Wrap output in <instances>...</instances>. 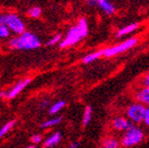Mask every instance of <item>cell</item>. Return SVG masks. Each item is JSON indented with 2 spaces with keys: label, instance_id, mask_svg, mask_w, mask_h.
I'll use <instances>...</instances> for the list:
<instances>
[{
  "label": "cell",
  "instance_id": "29",
  "mask_svg": "<svg viewBox=\"0 0 149 148\" xmlns=\"http://www.w3.org/2000/svg\"><path fill=\"white\" fill-rule=\"evenodd\" d=\"M89 5H98V1H88Z\"/></svg>",
  "mask_w": 149,
  "mask_h": 148
},
{
  "label": "cell",
  "instance_id": "15",
  "mask_svg": "<svg viewBox=\"0 0 149 148\" xmlns=\"http://www.w3.org/2000/svg\"><path fill=\"white\" fill-rule=\"evenodd\" d=\"M91 118H92V108L90 106H87L85 108V111H84V115H83V124L87 125L90 122Z\"/></svg>",
  "mask_w": 149,
  "mask_h": 148
},
{
  "label": "cell",
  "instance_id": "13",
  "mask_svg": "<svg viewBox=\"0 0 149 148\" xmlns=\"http://www.w3.org/2000/svg\"><path fill=\"white\" fill-rule=\"evenodd\" d=\"M102 50L93 52V53L88 54V55H86L83 58V62L84 63H90V62H92V61L98 59L100 57H102Z\"/></svg>",
  "mask_w": 149,
  "mask_h": 148
},
{
  "label": "cell",
  "instance_id": "24",
  "mask_svg": "<svg viewBox=\"0 0 149 148\" xmlns=\"http://www.w3.org/2000/svg\"><path fill=\"white\" fill-rule=\"evenodd\" d=\"M145 122V124L149 125V108H147L146 109V113H145V116H144V120H143Z\"/></svg>",
  "mask_w": 149,
  "mask_h": 148
},
{
  "label": "cell",
  "instance_id": "23",
  "mask_svg": "<svg viewBox=\"0 0 149 148\" xmlns=\"http://www.w3.org/2000/svg\"><path fill=\"white\" fill-rule=\"evenodd\" d=\"M6 25V15H0V26Z\"/></svg>",
  "mask_w": 149,
  "mask_h": 148
},
{
  "label": "cell",
  "instance_id": "17",
  "mask_svg": "<svg viewBox=\"0 0 149 148\" xmlns=\"http://www.w3.org/2000/svg\"><path fill=\"white\" fill-rule=\"evenodd\" d=\"M61 119H62L61 117L52 118V119H49V120H46L45 122H42L40 126H42V128H48V127H51V126H53V125L58 124L61 121Z\"/></svg>",
  "mask_w": 149,
  "mask_h": 148
},
{
  "label": "cell",
  "instance_id": "22",
  "mask_svg": "<svg viewBox=\"0 0 149 148\" xmlns=\"http://www.w3.org/2000/svg\"><path fill=\"white\" fill-rule=\"evenodd\" d=\"M31 142L34 144H37V143H40V141H42V136L40 135H33L32 137L30 138Z\"/></svg>",
  "mask_w": 149,
  "mask_h": 148
},
{
  "label": "cell",
  "instance_id": "9",
  "mask_svg": "<svg viewBox=\"0 0 149 148\" xmlns=\"http://www.w3.org/2000/svg\"><path fill=\"white\" fill-rule=\"evenodd\" d=\"M136 98L140 104L149 106V87H144L140 89L136 94Z\"/></svg>",
  "mask_w": 149,
  "mask_h": 148
},
{
  "label": "cell",
  "instance_id": "7",
  "mask_svg": "<svg viewBox=\"0 0 149 148\" xmlns=\"http://www.w3.org/2000/svg\"><path fill=\"white\" fill-rule=\"evenodd\" d=\"M30 82H31V79H29V78L24 79V80H22V81L18 82V83H17L16 85H15L14 87L8 91V92H7L6 97H8V98H14V97H16L17 95H18L19 93L21 92L24 88L28 85V84L30 83Z\"/></svg>",
  "mask_w": 149,
  "mask_h": 148
},
{
  "label": "cell",
  "instance_id": "28",
  "mask_svg": "<svg viewBox=\"0 0 149 148\" xmlns=\"http://www.w3.org/2000/svg\"><path fill=\"white\" fill-rule=\"evenodd\" d=\"M7 96V93L4 92V91H1L0 92V98H3V97H6Z\"/></svg>",
  "mask_w": 149,
  "mask_h": 148
},
{
  "label": "cell",
  "instance_id": "26",
  "mask_svg": "<svg viewBox=\"0 0 149 148\" xmlns=\"http://www.w3.org/2000/svg\"><path fill=\"white\" fill-rule=\"evenodd\" d=\"M144 84H145V87H149V74L146 75V77H145Z\"/></svg>",
  "mask_w": 149,
  "mask_h": 148
},
{
  "label": "cell",
  "instance_id": "18",
  "mask_svg": "<svg viewBox=\"0 0 149 148\" xmlns=\"http://www.w3.org/2000/svg\"><path fill=\"white\" fill-rule=\"evenodd\" d=\"M15 122H16L15 120H10V121H8L6 124L3 125V126L0 128V138H2L5 134H7L9 131L12 130V127L15 125Z\"/></svg>",
  "mask_w": 149,
  "mask_h": 148
},
{
  "label": "cell",
  "instance_id": "21",
  "mask_svg": "<svg viewBox=\"0 0 149 148\" xmlns=\"http://www.w3.org/2000/svg\"><path fill=\"white\" fill-rule=\"evenodd\" d=\"M61 34H57V35H55V36H53L51 39H49L48 42H47V46H54V45H56V44H58L59 42L61 43Z\"/></svg>",
  "mask_w": 149,
  "mask_h": 148
},
{
  "label": "cell",
  "instance_id": "6",
  "mask_svg": "<svg viewBox=\"0 0 149 148\" xmlns=\"http://www.w3.org/2000/svg\"><path fill=\"white\" fill-rule=\"evenodd\" d=\"M6 26L9 28V30L17 34L21 35L25 32V25L24 22L19 18L16 14H7L6 15Z\"/></svg>",
  "mask_w": 149,
  "mask_h": 148
},
{
  "label": "cell",
  "instance_id": "4",
  "mask_svg": "<svg viewBox=\"0 0 149 148\" xmlns=\"http://www.w3.org/2000/svg\"><path fill=\"white\" fill-rule=\"evenodd\" d=\"M144 138V134L141 131V128L137 127L136 125H133L130 130L126 131V133L124 134V136L121 139V144L124 147H130L134 146L136 144L140 143Z\"/></svg>",
  "mask_w": 149,
  "mask_h": 148
},
{
  "label": "cell",
  "instance_id": "14",
  "mask_svg": "<svg viewBox=\"0 0 149 148\" xmlns=\"http://www.w3.org/2000/svg\"><path fill=\"white\" fill-rule=\"evenodd\" d=\"M64 106H65L64 101H58V102L54 103V104L51 106V108H50L49 113L50 114H57Z\"/></svg>",
  "mask_w": 149,
  "mask_h": 148
},
{
  "label": "cell",
  "instance_id": "27",
  "mask_svg": "<svg viewBox=\"0 0 149 148\" xmlns=\"http://www.w3.org/2000/svg\"><path fill=\"white\" fill-rule=\"evenodd\" d=\"M78 147H79L78 142H72V143L70 145V148H78Z\"/></svg>",
  "mask_w": 149,
  "mask_h": 148
},
{
  "label": "cell",
  "instance_id": "16",
  "mask_svg": "<svg viewBox=\"0 0 149 148\" xmlns=\"http://www.w3.org/2000/svg\"><path fill=\"white\" fill-rule=\"evenodd\" d=\"M118 147H119V142L115 138H109V139H107L102 146V148H118Z\"/></svg>",
  "mask_w": 149,
  "mask_h": 148
},
{
  "label": "cell",
  "instance_id": "5",
  "mask_svg": "<svg viewBox=\"0 0 149 148\" xmlns=\"http://www.w3.org/2000/svg\"><path fill=\"white\" fill-rule=\"evenodd\" d=\"M146 113V108L142 104H133L130 105L126 110V115L130 120L138 123L144 120V116Z\"/></svg>",
  "mask_w": 149,
  "mask_h": 148
},
{
  "label": "cell",
  "instance_id": "12",
  "mask_svg": "<svg viewBox=\"0 0 149 148\" xmlns=\"http://www.w3.org/2000/svg\"><path fill=\"white\" fill-rule=\"evenodd\" d=\"M139 27V24L138 23H132L130 24V25L125 26V27L121 28V29H119L118 32H117V37H121L123 36V35H126V34H130V33H132L133 31H135L137 28Z\"/></svg>",
  "mask_w": 149,
  "mask_h": 148
},
{
  "label": "cell",
  "instance_id": "19",
  "mask_svg": "<svg viewBox=\"0 0 149 148\" xmlns=\"http://www.w3.org/2000/svg\"><path fill=\"white\" fill-rule=\"evenodd\" d=\"M40 14H42V9L38 6H33L28 10V16L32 18H37L40 16Z\"/></svg>",
  "mask_w": 149,
  "mask_h": 148
},
{
  "label": "cell",
  "instance_id": "2",
  "mask_svg": "<svg viewBox=\"0 0 149 148\" xmlns=\"http://www.w3.org/2000/svg\"><path fill=\"white\" fill-rule=\"evenodd\" d=\"M9 47L16 50H34L40 47V40L35 34L25 31L21 35L13 38Z\"/></svg>",
  "mask_w": 149,
  "mask_h": 148
},
{
  "label": "cell",
  "instance_id": "10",
  "mask_svg": "<svg viewBox=\"0 0 149 148\" xmlns=\"http://www.w3.org/2000/svg\"><path fill=\"white\" fill-rule=\"evenodd\" d=\"M60 140H61V134L59 132L55 133V134H53L52 136H50L49 138L44 142V147L45 148L53 147V146L57 145V144L60 142Z\"/></svg>",
  "mask_w": 149,
  "mask_h": 148
},
{
  "label": "cell",
  "instance_id": "25",
  "mask_svg": "<svg viewBox=\"0 0 149 148\" xmlns=\"http://www.w3.org/2000/svg\"><path fill=\"white\" fill-rule=\"evenodd\" d=\"M48 105H49V101H48V100H44L42 102H40V108H46Z\"/></svg>",
  "mask_w": 149,
  "mask_h": 148
},
{
  "label": "cell",
  "instance_id": "1",
  "mask_svg": "<svg viewBox=\"0 0 149 148\" xmlns=\"http://www.w3.org/2000/svg\"><path fill=\"white\" fill-rule=\"evenodd\" d=\"M88 34V25H87L86 19H80L77 25L72 26L70 30L66 33V36L64 39L61 40L59 44L60 48H68V47L72 46V45L77 44L80 42L82 38L86 36Z\"/></svg>",
  "mask_w": 149,
  "mask_h": 148
},
{
  "label": "cell",
  "instance_id": "11",
  "mask_svg": "<svg viewBox=\"0 0 149 148\" xmlns=\"http://www.w3.org/2000/svg\"><path fill=\"white\" fill-rule=\"evenodd\" d=\"M98 6L104 10L107 15H113L115 13V6L113 3L107 0H98Z\"/></svg>",
  "mask_w": 149,
  "mask_h": 148
},
{
  "label": "cell",
  "instance_id": "30",
  "mask_svg": "<svg viewBox=\"0 0 149 148\" xmlns=\"http://www.w3.org/2000/svg\"><path fill=\"white\" fill-rule=\"evenodd\" d=\"M26 148H35L33 145H31V146H28V147H26Z\"/></svg>",
  "mask_w": 149,
  "mask_h": 148
},
{
  "label": "cell",
  "instance_id": "20",
  "mask_svg": "<svg viewBox=\"0 0 149 148\" xmlns=\"http://www.w3.org/2000/svg\"><path fill=\"white\" fill-rule=\"evenodd\" d=\"M10 34V30L6 25L4 26H0V37L1 38H6Z\"/></svg>",
  "mask_w": 149,
  "mask_h": 148
},
{
  "label": "cell",
  "instance_id": "3",
  "mask_svg": "<svg viewBox=\"0 0 149 148\" xmlns=\"http://www.w3.org/2000/svg\"><path fill=\"white\" fill-rule=\"evenodd\" d=\"M137 43L138 39L136 37H132V38L126 39V40L120 43V44H117L115 46L104 49L102 50V57H113V56H116L118 54L122 53V52H125L127 50H130V49L134 48L137 45Z\"/></svg>",
  "mask_w": 149,
  "mask_h": 148
},
{
  "label": "cell",
  "instance_id": "8",
  "mask_svg": "<svg viewBox=\"0 0 149 148\" xmlns=\"http://www.w3.org/2000/svg\"><path fill=\"white\" fill-rule=\"evenodd\" d=\"M134 124L123 117H117L113 120V127L116 131H128Z\"/></svg>",
  "mask_w": 149,
  "mask_h": 148
}]
</instances>
